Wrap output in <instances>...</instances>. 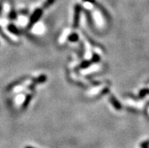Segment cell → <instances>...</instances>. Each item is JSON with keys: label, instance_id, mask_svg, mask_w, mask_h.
<instances>
[{"label": "cell", "instance_id": "6da1fadb", "mask_svg": "<svg viewBox=\"0 0 149 148\" xmlns=\"http://www.w3.org/2000/svg\"><path fill=\"white\" fill-rule=\"evenodd\" d=\"M26 148H32V147H26Z\"/></svg>", "mask_w": 149, "mask_h": 148}]
</instances>
